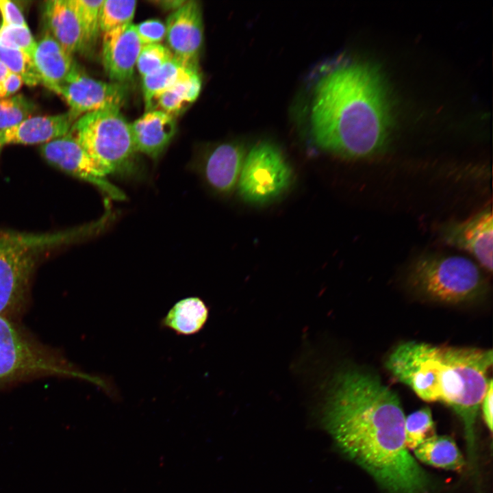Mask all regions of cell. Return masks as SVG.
I'll list each match as a JSON object with an SVG mask.
<instances>
[{
    "label": "cell",
    "instance_id": "cell-1",
    "mask_svg": "<svg viewBox=\"0 0 493 493\" xmlns=\"http://www.w3.org/2000/svg\"><path fill=\"white\" fill-rule=\"evenodd\" d=\"M328 389L324 421L340 451L388 493H429V479L406 445L398 395L357 370L339 372Z\"/></svg>",
    "mask_w": 493,
    "mask_h": 493
},
{
    "label": "cell",
    "instance_id": "cell-2",
    "mask_svg": "<svg viewBox=\"0 0 493 493\" xmlns=\"http://www.w3.org/2000/svg\"><path fill=\"white\" fill-rule=\"evenodd\" d=\"M388 104L375 68L364 62L339 66L323 77L315 87L312 138L318 147L342 157L373 155L388 141Z\"/></svg>",
    "mask_w": 493,
    "mask_h": 493
},
{
    "label": "cell",
    "instance_id": "cell-3",
    "mask_svg": "<svg viewBox=\"0 0 493 493\" xmlns=\"http://www.w3.org/2000/svg\"><path fill=\"white\" fill-rule=\"evenodd\" d=\"M492 362L491 350L410 341L394 349L385 366L422 400L451 407L464 422L471 452L477 412L492 381L488 377Z\"/></svg>",
    "mask_w": 493,
    "mask_h": 493
},
{
    "label": "cell",
    "instance_id": "cell-4",
    "mask_svg": "<svg viewBox=\"0 0 493 493\" xmlns=\"http://www.w3.org/2000/svg\"><path fill=\"white\" fill-rule=\"evenodd\" d=\"M69 132L107 176L126 180L144 177L146 170L138 157L130 123L120 109L83 114Z\"/></svg>",
    "mask_w": 493,
    "mask_h": 493
},
{
    "label": "cell",
    "instance_id": "cell-5",
    "mask_svg": "<svg viewBox=\"0 0 493 493\" xmlns=\"http://www.w3.org/2000/svg\"><path fill=\"white\" fill-rule=\"evenodd\" d=\"M78 239L75 229L42 234L0 230V316L7 317L24 301L43 251Z\"/></svg>",
    "mask_w": 493,
    "mask_h": 493
},
{
    "label": "cell",
    "instance_id": "cell-6",
    "mask_svg": "<svg viewBox=\"0 0 493 493\" xmlns=\"http://www.w3.org/2000/svg\"><path fill=\"white\" fill-rule=\"evenodd\" d=\"M409 284L427 297L457 304L481 295L486 281L478 266L457 255L426 254L418 257L408 273Z\"/></svg>",
    "mask_w": 493,
    "mask_h": 493
},
{
    "label": "cell",
    "instance_id": "cell-7",
    "mask_svg": "<svg viewBox=\"0 0 493 493\" xmlns=\"http://www.w3.org/2000/svg\"><path fill=\"white\" fill-rule=\"evenodd\" d=\"M38 375L72 377L101 388L105 383L99 377L78 370L45 351L29 340L7 317L0 316V385Z\"/></svg>",
    "mask_w": 493,
    "mask_h": 493
},
{
    "label": "cell",
    "instance_id": "cell-8",
    "mask_svg": "<svg viewBox=\"0 0 493 493\" xmlns=\"http://www.w3.org/2000/svg\"><path fill=\"white\" fill-rule=\"evenodd\" d=\"M292 178V170L280 150L270 142H259L245 157L238 192L245 202L263 205L286 192Z\"/></svg>",
    "mask_w": 493,
    "mask_h": 493
},
{
    "label": "cell",
    "instance_id": "cell-9",
    "mask_svg": "<svg viewBox=\"0 0 493 493\" xmlns=\"http://www.w3.org/2000/svg\"><path fill=\"white\" fill-rule=\"evenodd\" d=\"M70 111L79 117L86 113L120 109L128 92L127 84L105 82L87 75L75 64L65 79L54 90Z\"/></svg>",
    "mask_w": 493,
    "mask_h": 493
},
{
    "label": "cell",
    "instance_id": "cell-10",
    "mask_svg": "<svg viewBox=\"0 0 493 493\" xmlns=\"http://www.w3.org/2000/svg\"><path fill=\"white\" fill-rule=\"evenodd\" d=\"M40 151L49 164L94 185L108 199L123 201L126 199L125 193L108 180L105 172L70 132L42 144Z\"/></svg>",
    "mask_w": 493,
    "mask_h": 493
},
{
    "label": "cell",
    "instance_id": "cell-11",
    "mask_svg": "<svg viewBox=\"0 0 493 493\" xmlns=\"http://www.w3.org/2000/svg\"><path fill=\"white\" fill-rule=\"evenodd\" d=\"M242 145L225 142L207 149L190 164L191 170L198 173L215 192L227 194L235 188L245 159Z\"/></svg>",
    "mask_w": 493,
    "mask_h": 493
},
{
    "label": "cell",
    "instance_id": "cell-12",
    "mask_svg": "<svg viewBox=\"0 0 493 493\" xmlns=\"http://www.w3.org/2000/svg\"><path fill=\"white\" fill-rule=\"evenodd\" d=\"M440 235L445 243L470 253L485 270L492 272L493 218L490 208L466 220L445 223Z\"/></svg>",
    "mask_w": 493,
    "mask_h": 493
},
{
    "label": "cell",
    "instance_id": "cell-13",
    "mask_svg": "<svg viewBox=\"0 0 493 493\" xmlns=\"http://www.w3.org/2000/svg\"><path fill=\"white\" fill-rule=\"evenodd\" d=\"M166 39L173 56L183 63L197 66L203 42V23L201 5L186 1L166 20Z\"/></svg>",
    "mask_w": 493,
    "mask_h": 493
},
{
    "label": "cell",
    "instance_id": "cell-14",
    "mask_svg": "<svg viewBox=\"0 0 493 493\" xmlns=\"http://www.w3.org/2000/svg\"><path fill=\"white\" fill-rule=\"evenodd\" d=\"M142 46L133 23L103 33V63L112 82L126 84L132 78Z\"/></svg>",
    "mask_w": 493,
    "mask_h": 493
},
{
    "label": "cell",
    "instance_id": "cell-15",
    "mask_svg": "<svg viewBox=\"0 0 493 493\" xmlns=\"http://www.w3.org/2000/svg\"><path fill=\"white\" fill-rule=\"evenodd\" d=\"M79 116L71 111L56 115L38 116L0 132L1 142L9 144H45L66 135Z\"/></svg>",
    "mask_w": 493,
    "mask_h": 493
},
{
    "label": "cell",
    "instance_id": "cell-16",
    "mask_svg": "<svg viewBox=\"0 0 493 493\" xmlns=\"http://www.w3.org/2000/svg\"><path fill=\"white\" fill-rule=\"evenodd\" d=\"M136 150L157 160L176 133L175 117L159 110L147 111L130 123Z\"/></svg>",
    "mask_w": 493,
    "mask_h": 493
},
{
    "label": "cell",
    "instance_id": "cell-17",
    "mask_svg": "<svg viewBox=\"0 0 493 493\" xmlns=\"http://www.w3.org/2000/svg\"><path fill=\"white\" fill-rule=\"evenodd\" d=\"M45 32L49 34L68 54L83 49V31L71 0H49L42 10Z\"/></svg>",
    "mask_w": 493,
    "mask_h": 493
},
{
    "label": "cell",
    "instance_id": "cell-18",
    "mask_svg": "<svg viewBox=\"0 0 493 493\" xmlns=\"http://www.w3.org/2000/svg\"><path fill=\"white\" fill-rule=\"evenodd\" d=\"M32 62L40 84L54 91L72 70L75 61L47 32L36 42Z\"/></svg>",
    "mask_w": 493,
    "mask_h": 493
},
{
    "label": "cell",
    "instance_id": "cell-19",
    "mask_svg": "<svg viewBox=\"0 0 493 493\" xmlns=\"http://www.w3.org/2000/svg\"><path fill=\"white\" fill-rule=\"evenodd\" d=\"M197 73V66L187 65L173 57L153 73L143 77L142 92L147 111L155 110L157 99L165 91Z\"/></svg>",
    "mask_w": 493,
    "mask_h": 493
},
{
    "label": "cell",
    "instance_id": "cell-20",
    "mask_svg": "<svg viewBox=\"0 0 493 493\" xmlns=\"http://www.w3.org/2000/svg\"><path fill=\"white\" fill-rule=\"evenodd\" d=\"M208 318V309L200 298L190 296L177 301L162 320L163 327L179 335L199 332Z\"/></svg>",
    "mask_w": 493,
    "mask_h": 493
},
{
    "label": "cell",
    "instance_id": "cell-21",
    "mask_svg": "<svg viewBox=\"0 0 493 493\" xmlns=\"http://www.w3.org/2000/svg\"><path fill=\"white\" fill-rule=\"evenodd\" d=\"M414 453L422 462L445 470L459 471L465 464L455 442L447 435H435L416 447Z\"/></svg>",
    "mask_w": 493,
    "mask_h": 493
},
{
    "label": "cell",
    "instance_id": "cell-22",
    "mask_svg": "<svg viewBox=\"0 0 493 493\" xmlns=\"http://www.w3.org/2000/svg\"><path fill=\"white\" fill-rule=\"evenodd\" d=\"M201 87V78L197 73L190 79L179 82L162 93L157 100L155 110L175 117L197 99Z\"/></svg>",
    "mask_w": 493,
    "mask_h": 493
},
{
    "label": "cell",
    "instance_id": "cell-23",
    "mask_svg": "<svg viewBox=\"0 0 493 493\" xmlns=\"http://www.w3.org/2000/svg\"><path fill=\"white\" fill-rule=\"evenodd\" d=\"M405 432L407 447L412 450L435 436V427L431 409L425 407L408 415L405 420Z\"/></svg>",
    "mask_w": 493,
    "mask_h": 493
},
{
    "label": "cell",
    "instance_id": "cell-24",
    "mask_svg": "<svg viewBox=\"0 0 493 493\" xmlns=\"http://www.w3.org/2000/svg\"><path fill=\"white\" fill-rule=\"evenodd\" d=\"M137 1L104 0L100 9V30L103 33L132 23Z\"/></svg>",
    "mask_w": 493,
    "mask_h": 493
},
{
    "label": "cell",
    "instance_id": "cell-25",
    "mask_svg": "<svg viewBox=\"0 0 493 493\" xmlns=\"http://www.w3.org/2000/svg\"><path fill=\"white\" fill-rule=\"evenodd\" d=\"M83 31V51L94 44L100 30V9L103 0H71Z\"/></svg>",
    "mask_w": 493,
    "mask_h": 493
},
{
    "label": "cell",
    "instance_id": "cell-26",
    "mask_svg": "<svg viewBox=\"0 0 493 493\" xmlns=\"http://www.w3.org/2000/svg\"><path fill=\"white\" fill-rule=\"evenodd\" d=\"M35 110V104L23 94L0 99V132L30 118Z\"/></svg>",
    "mask_w": 493,
    "mask_h": 493
},
{
    "label": "cell",
    "instance_id": "cell-27",
    "mask_svg": "<svg viewBox=\"0 0 493 493\" xmlns=\"http://www.w3.org/2000/svg\"><path fill=\"white\" fill-rule=\"evenodd\" d=\"M0 62L9 71L19 75L29 86L40 84L31 59L24 53L0 45Z\"/></svg>",
    "mask_w": 493,
    "mask_h": 493
},
{
    "label": "cell",
    "instance_id": "cell-28",
    "mask_svg": "<svg viewBox=\"0 0 493 493\" xmlns=\"http://www.w3.org/2000/svg\"><path fill=\"white\" fill-rule=\"evenodd\" d=\"M0 45L18 50L31 59L36 42L28 26L5 25L0 26Z\"/></svg>",
    "mask_w": 493,
    "mask_h": 493
},
{
    "label": "cell",
    "instance_id": "cell-29",
    "mask_svg": "<svg viewBox=\"0 0 493 493\" xmlns=\"http://www.w3.org/2000/svg\"><path fill=\"white\" fill-rule=\"evenodd\" d=\"M168 47L162 44L143 45L136 62V67L142 77L148 75L173 58Z\"/></svg>",
    "mask_w": 493,
    "mask_h": 493
},
{
    "label": "cell",
    "instance_id": "cell-30",
    "mask_svg": "<svg viewBox=\"0 0 493 493\" xmlns=\"http://www.w3.org/2000/svg\"><path fill=\"white\" fill-rule=\"evenodd\" d=\"M142 45L160 44L166 36V25L159 19H148L135 25Z\"/></svg>",
    "mask_w": 493,
    "mask_h": 493
},
{
    "label": "cell",
    "instance_id": "cell-31",
    "mask_svg": "<svg viewBox=\"0 0 493 493\" xmlns=\"http://www.w3.org/2000/svg\"><path fill=\"white\" fill-rule=\"evenodd\" d=\"M0 15L1 16L0 26H27L21 9L14 1L0 0Z\"/></svg>",
    "mask_w": 493,
    "mask_h": 493
},
{
    "label": "cell",
    "instance_id": "cell-32",
    "mask_svg": "<svg viewBox=\"0 0 493 493\" xmlns=\"http://www.w3.org/2000/svg\"><path fill=\"white\" fill-rule=\"evenodd\" d=\"M23 84V81L19 75L10 72L0 84V99L12 96Z\"/></svg>",
    "mask_w": 493,
    "mask_h": 493
},
{
    "label": "cell",
    "instance_id": "cell-33",
    "mask_svg": "<svg viewBox=\"0 0 493 493\" xmlns=\"http://www.w3.org/2000/svg\"><path fill=\"white\" fill-rule=\"evenodd\" d=\"M483 416L485 422L492 432V406H493V388L492 381L490 383L487 392H485L481 403Z\"/></svg>",
    "mask_w": 493,
    "mask_h": 493
},
{
    "label": "cell",
    "instance_id": "cell-34",
    "mask_svg": "<svg viewBox=\"0 0 493 493\" xmlns=\"http://www.w3.org/2000/svg\"><path fill=\"white\" fill-rule=\"evenodd\" d=\"M186 2V1L184 0H165L156 1L155 3L163 10L174 12L181 7Z\"/></svg>",
    "mask_w": 493,
    "mask_h": 493
},
{
    "label": "cell",
    "instance_id": "cell-35",
    "mask_svg": "<svg viewBox=\"0 0 493 493\" xmlns=\"http://www.w3.org/2000/svg\"><path fill=\"white\" fill-rule=\"evenodd\" d=\"M5 66L0 62V84L3 81L7 75L10 73Z\"/></svg>",
    "mask_w": 493,
    "mask_h": 493
},
{
    "label": "cell",
    "instance_id": "cell-36",
    "mask_svg": "<svg viewBox=\"0 0 493 493\" xmlns=\"http://www.w3.org/2000/svg\"><path fill=\"white\" fill-rule=\"evenodd\" d=\"M3 144L2 142H1V135H0V154H1V150H2V149H3Z\"/></svg>",
    "mask_w": 493,
    "mask_h": 493
}]
</instances>
